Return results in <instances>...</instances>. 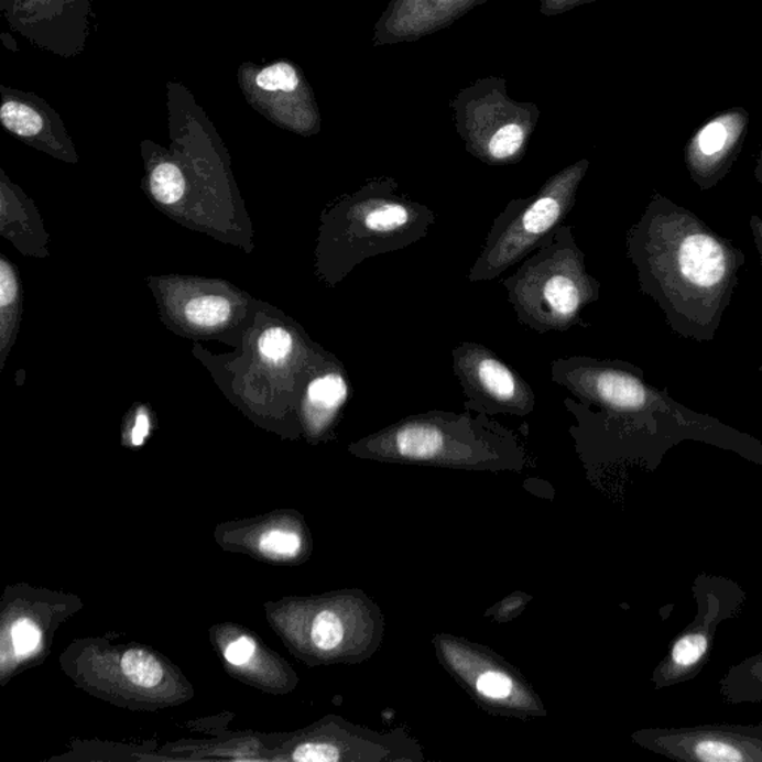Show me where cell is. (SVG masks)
Here are the masks:
<instances>
[{"label": "cell", "instance_id": "6da1fadb", "mask_svg": "<svg viewBox=\"0 0 762 762\" xmlns=\"http://www.w3.org/2000/svg\"><path fill=\"white\" fill-rule=\"evenodd\" d=\"M502 285L519 320L540 334L577 325L599 290L570 226L556 228Z\"/></svg>", "mask_w": 762, "mask_h": 762}, {"label": "cell", "instance_id": "7a4b0ae2", "mask_svg": "<svg viewBox=\"0 0 762 762\" xmlns=\"http://www.w3.org/2000/svg\"><path fill=\"white\" fill-rule=\"evenodd\" d=\"M435 221V211L398 193L395 181L370 182L334 211L329 224L333 281H340L367 258L412 247Z\"/></svg>", "mask_w": 762, "mask_h": 762}, {"label": "cell", "instance_id": "3957f363", "mask_svg": "<svg viewBox=\"0 0 762 762\" xmlns=\"http://www.w3.org/2000/svg\"><path fill=\"white\" fill-rule=\"evenodd\" d=\"M584 173L586 164L566 168L533 196L508 203L494 219L468 281H494L536 251L574 209Z\"/></svg>", "mask_w": 762, "mask_h": 762}, {"label": "cell", "instance_id": "277c9868", "mask_svg": "<svg viewBox=\"0 0 762 762\" xmlns=\"http://www.w3.org/2000/svg\"><path fill=\"white\" fill-rule=\"evenodd\" d=\"M697 605L696 618L672 642L666 657L655 667L652 683L655 689L689 683L700 675L712 657L715 638L723 621L742 612L748 595L734 579L701 572L692 586Z\"/></svg>", "mask_w": 762, "mask_h": 762}, {"label": "cell", "instance_id": "5b68a950", "mask_svg": "<svg viewBox=\"0 0 762 762\" xmlns=\"http://www.w3.org/2000/svg\"><path fill=\"white\" fill-rule=\"evenodd\" d=\"M453 370L467 398L465 409L485 414L526 416L535 409L531 384L480 342L464 341L453 350Z\"/></svg>", "mask_w": 762, "mask_h": 762}, {"label": "cell", "instance_id": "8992f818", "mask_svg": "<svg viewBox=\"0 0 762 762\" xmlns=\"http://www.w3.org/2000/svg\"><path fill=\"white\" fill-rule=\"evenodd\" d=\"M634 742L685 762H762V739L738 726L647 728L633 736Z\"/></svg>", "mask_w": 762, "mask_h": 762}, {"label": "cell", "instance_id": "52a82bcc", "mask_svg": "<svg viewBox=\"0 0 762 762\" xmlns=\"http://www.w3.org/2000/svg\"><path fill=\"white\" fill-rule=\"evenodd\" d=\"M679 266L689 283L709 290L726 276V252L710 236H688L679 249Z\"/></svg>", "mask_w": 762, "mask_h": 762}, {"label": "cell", "instance_id": "ba28073f", "mask_svg": "<svg viewBox=\"0 0 762 762\" xmlns=\"http://www.w3.org/2000/svg\"><path fill=\"white\" fill-rule=\"evenodd\" d=\"M350 387L345 372L333 368L317 374L308 383L304 410L313 429L320 431L329 425L349 400Z\"/></svg>", "mask_w": 762, "mask_h": 762}, {"label": "cell", "instance_id": "9c48e42d", "mask_svg": "<svg viewBox=\"0 0 762 762\" xmlns=\"http://www.w3.org/2000/svg\"><path fill=\"white\" fill-rule=\"evenodd\" d=\"M719 693L730 705L762 703V651L732 666L719 683Z\"/></svg>", "mask_w": 762, "mask_h": 762}, {"label": "cell", "instance_id": "30bf717a", "mask_svg": "<svg viewBox=\"0 0 762 762\" xmlns=\"http://www.w3.org/2000/svg\"><path fill=\"white\" fill-rule=\"evenodd\" d=\"M20 306V285L14 266L2 258L0 262V308H2V351L7 353L8 341L15 328Z\"/></svg>", "mask_w": 762, "mask_h": 762}, {"label": "cell", "instance_id": "8fae6325", "mask_svg": "<svg viewBox=\"0 0 762 762\" xmlns=\"http://www.w3.org/2000/svg\"><path fill=\"white\" fill-rule=\"evenodd\" d=\"M185 316L198 328H218L231 316V304L224 296H197L186 304Z\"/></svg>", "mask_w": 762, "mask_h": 762}, {"label": "cell", "instance_id": "7c38bea8", "mask_svg": "<svg viewBox=\"0 0 762 762\" xmlns=\"http://www.w3.org/2000/svg\"><path fill=\"white\" fill-rule=\"evenodd\" d=\"M150 186L152 197L160 205L173 206L184 197L186 184L179 167L172 163H163L151 173Z\"/></svg>", "mask_w": 762, "mask_h": 762}, {"label": "cell", "instance_id": "4fadbf2b", "mask_svg": "<svg viewBox=\"0 0 762 762\" xmlns=\"http://www.w3.org/2000/svg\"><path fill=\"white\" fill-rule=\"evenodd\" d=\"M122 672L127 679L143 688H154L163 679V667L154 655L145 651H129L122 657Z\"/></svg>", "mask_w": 762, "mask_h": 762}, {"label": "cell", "instance_id": "5bb4252c", "mask_svg": "<svg viewBox=\"0 0 762 762\" xmlns=\"http://www.w3.org/2000/svg\"><path fill=\"white\" fill-rule=\"evenodd\" d=\"M0 118L3 126L12 133L21 138H32L44 127V121L35 109L29 108L20 101H7L0 109Z\"/></svg>", "mask_w": 762, "mask_h": 762}, {"label": "cell", "instance_id": "9a60e30c", "mask_svg": "<svg viewBox=\"0 0 762 762\" xmlns=\"http://www.w3.org/2000/svg\"><path fill=\"white\" fill-rule=\"evenodd\" d=\"M524 139H526V131H524L522 126H503L499 129L497 134L492 135L489 143H487V155H489L490 160H493L494 163L514 159V156L519 155L520 150H522Z\"/></svg>", "mask_w": 762, "mask_h": 762}, {"label": "cell", "instance_id": "2e32d148", "mask_svg": "<svg viewBox=\"0 0 762 762\" xmlns=\"http://www.w3.org/2000/svg\"><path fill=\"white\" fill-rule=\"evenodd\" d=\"M258 349L265 361L283 362L290 358L292 350H294V338L285 328L273 326V328L262 333L260 340H258Z\"/></svg>", "mask_w": 762, "mask_h": 762}, {"label": "cell", "instance_id": "e0dca14e", "mask_svg": "<svg viewBox=\"0 0 762 762\" xmlns=\"http://www.w3.org/2000/svg\"><path fill=\"white\" fill-rule=\"evenodd\" d=\"M300 79L290 63H276L262 69L257 76V86L269 92H292L298 87Z\"/></svg>", "mask_w": 762, "mask_h": 762}, {"label": "cell", "instance_id": "ac0fdd59", "mask_svg": "<svg viewBox=\"0 0 762 762\" xmlns=\"http://www.w3.org/2000/svg\"><path fill=\"white\" fill-rule=\"evenodd\" d=\"M345 629L340 618L331 611H322L312 628V641L319 650L331 651L340 645Z\"/></svg>", "mask_w": 762, "mask_h": 762}, {"label": "cell", "instance_id": "d6986e66", "mask_svg": "<svg viewBox=\"0 0 762 762\" xmlns=\"http://www.w3.org/2000/svg\"><path fill=\"white\" fill-rule=\"evenodd\" d=\"M512 688H514V684H512L511 677L502 672H486L477 681L478 693L487 698H492V700H503V698L510 697Z\"/></svg>", "mask_w": 762, "mask_h": 762}, {"label": "cell", "instance_id": "ffe728a7", "mask_svg": "<svg viewBox=\"0 0 762 762\" xmlns=\"http://www.w3.org/2000/svg\"><path fill=\"white\" fill-rule=\"evenodd\" d=\"M300 545H302V541L295 533L273 531L261 537V548L264 552L282 554V556H294L298 552Z\"/></svg>", "mask_w": 762, "mask_h": 762}, {"label": "cell", "instance_id": "44dd1931", "mask_svg": "<svg viewBox=\"0 0 762 762\" xmlns=\"http://www.w3.org/2000/svg\"><path fill=\"white\" fill-rule=\"evenodd\" d=\"M40 629L29 620L17 621L12 625V642L17 654H29L40 645Z\"/></svg>", "mask_w": 762, "mask_h": 762}, {"label": "cell", "instance_id": "7402d4cb", "mask_svg": "<svg viewBox=\"0 0 762 762\" xmlns=\"http://www.w3.org/2000/svg\"><path fill=\"white\" fill-rule=\"evenodd\" d=\"M295 761L334 762L340 760V751L328 743H306L295 749Z\"/></svg>", "mask_w": 762, "mask_h": 762}, {"label": "cell", "instance_id": "603a6c76", "mask_svg": "<svg viewBox=\"0 0 762 762\" xmlns=\"http://www.w3.org/2000/svg\"><path fill=\"white\" fill-rule=\"evenodd\" d=\"M727 129L721 124V122H712L701 131L700 138H698V145L703 154L714 155L721 151L727 143Z\"/></svg>", "mask_w": 762, "mask_h": 762}, {"label": "cell", "instance_id": "cb8c5ba5", "mask_svg": "<svg viewBox=\"0 0 762 762\" xmlns=\"http://www.w3.org/2000/svg\"><path fill=\"white\" fill-rule=\"evenodd\" d=\"M253 652H255V643L252 639L240 638L228 645L226 658L232 666H243L252 658Z\"/></svg>", "mask_w": 762, "mask_h": 762}, {"label": "cell", "instance_id": "d4e9b609", "mask_svg": "<svg viewBox=\"0 0 762 762\" xmlns=\"http://www.w3.org/2000/svg\"><path fill=\"white\" fill-rule=\"evenodd\" d=\"M148 434H150V418H148L145 412H139L138 417H135L133 432H131V443L134 446H141L145 442Z\"/></svg>", "mask_w": 762, "mask_h": 762}]
</instances>
